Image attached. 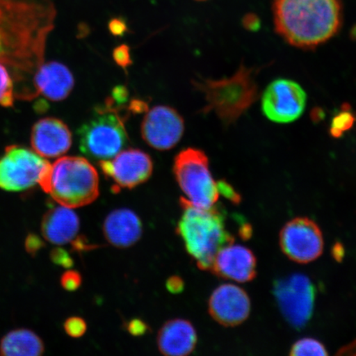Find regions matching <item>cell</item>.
I'll return each mask as SVG.
<instances>
[{"label":"cell","mask_w":356,"mask_h":356,"mask_svg":"<svg viewBox=\"0 0 356 356\" xmlns=\"http://www.w3.org/2000/svg\"><path fill=\"white\" fill-rule=\"evenodd\" d=\"M306 93L300 84L289 79H277L266 88L261 108L270 121L286 124L300 118L305 109Z\"/></svg>","instance_id":"11"},{"label":"cell","mask_w":356,"mask_h":356,"mask_svg":"<svg viewBox=\"0 0 356 356\" xmlns=\"http://www.w3.org/2000/svg\"><path fill=\"white\" fill-rule=\"evenodd\" d=\"M43 246L42 240L40 239L38 236L29 235L28 238L26 240V248L29 252L35 254V252L40 250Z\"/></svg>","instance_id":"32"},{"label":"cell","mask_w":356,"mask_h":356,"mask_svg":"<svg viewBox=\"0 0 356 356\" xmlns=\"http://www.w3.org/2000/svg\"><path fill=\"white\" fill-rule=\"evenodd\" d=\"M51 163L25 147H7L0 158V189L22 191L39 185Z\"/></svg>","instance_id":"8"},{"label":"cell","mask_w":356,"mask_h":356,"mask_svg":"<svg viewBox=\"0 0 356 356\" xmlns=\"http://www.w3.org/2000/svg\"><path fill=\"white\" fill-rule=\"evenodd\" d=\"M280 243L289 259L302 264L318 259L324 246L321 229L308 218L288 222L280 232Z\"/></svg>","instance_id":"10"},{"label":"cell","mask_w":356,"mask_h":356,"mask_svg":"<svg viewBox=\"0 0 356 356\" xmlns=\"http://www.w3.org/2000/svg\"><path fill=\"white\" fill-rule=\"evenodd\" d=\"M65 330L69 336L72 337H80L86 332L87 325L83 319L73 317L66 320Z\"/></svg>","instance_id":"25"},{"label":"cell","mask_w":356,"mask_h":356,"mask_svg":"<svg viewBox=\"0 0 356 356\" xmlns=\"http://www.w3.org/2000/svg\"><path fill=\"white\" fill-rule=\"evenodd\" d=\"M274 293L280 311L292 326L300 328L309 323L315 301V289L309 278L295 274L280 279Z\"/></svg>","instance_id":"9"},{"label":"cell","mask_w":356,"mask_h":356,"mask_svg":"<svg viewBox=\"0 0 356 356\" xmlns=\"http://www.w3.org/2000/svg\"><path fill=\"white\" fill-rule=\"evenodd\" d=\"M73 248L75 251H86L88 249H92L93 246L91 244H89L86 241V238H79L75 239L73 243Z\"/></svg>","instance_id":"34"},{"label":"cell","mask_w":356,"mask_h":356,"mask_svg":"<svg viewBox=\"0 0 356 356\" xmlns=\"http://www.w3.org/2000/svg\"><path fill=\"white\" fill-rule=\"evenodd\" d=\"M184 118L168 106H156L146 113L141 124V135L152 148L169 150L175 147L184 136Z\"/></svg>","instance_id":"13"},{"label":"cell","mask_w":356,"mask_h":356,"mask_svg":"<svg viewBox=\"0 0 356 356\" xmlns=\"http://www.w3.org/2000/svg\"><path fill=\"white\" fill-rule=\"evenodd\" d=\"M251 70L241 67L234 77L222 81H208L204 90L211 108L225 122L237 119L257 99V87Z\"/></svg>","instance_id":"7"},{"label":"cell","mask_w":356,"mask_h":356,"mask_svg":"<svg viewBox=\"0 0 356 356\" xmlns=\"http://www.w3.org/2000/svg\"><path fill=\"white\" fill-rule=\"evenodd\" d=\"M43 351L41 338L28 329H17L8 332L0 341V355H2L38 356Z\"/></svg>","instance_id":"21"},{"label":"cell","mask_w":356,"mask_h":356,"mask_svg":"<svg viewBox=\"0 0 356 356\" xmlns=\"http://www.w3.org/2000/svg\"><path fill=\"white\" fill-rule=\"evenodd\" d=\"M355 118L348 111H341L333 118L330 131L334 137H340L342 134L353 127Z\"/></svg>","instance_id":"24"},{"label":"cell","mask_w":356,"mask_h":356,"mask_svg":"<svg viewBox=\"0 0 356 356\" xmlns=\"http://www.w3.org/2000/svg\"><path fill=\"white\" fill-rule=\"evenodd\" d=\"M251 301L248 293L234 284H222L209 300V312L216 322L225 327H235L248 318Z\"/></svg>","instance_id":"14"},{"label":"cell","mask_w":356,"mask_h":356,"mask_svg":"<svg viewBox=\"0 0 356 356\" xmlns=\"http://www.w3.org/2000/svg\"><path fill=\"white\" fill-rule=\"evenodd\" d=\"M51 259L56 264L60 265L66 268L73 266V260L66 251L61 248H56L51 252Z\"/></svg>","instance_id":"27"},{"label":"cell","mask_w":356,"mask_h":356,"mask_svg":"<svg viewBox=\"0 0 356 356\" xmlns=\"http://www.w3.org/2000/svg\"><path fill=\"white\" fill-rule=\"evenodd\" d=\"M127 330L131 335L138 337L144 335L146 331L148 330V327L141 320L135 319L127 324Z\"/></svg>","instance_id":"30"},{"label":"cell","mask_w":356,"mask_h":356,"mask_svg":"<svg viewBox=\"0 0 356 356\" xmlns=\"http://www.w3.org/2000/svg\"><path fill=\"white\" fill-rule=\"evenodd\" d=\"M104 175L114 182V188L132 189L148 181L153 172L150 156L140 149L122 150L113 159L101 160Z\"/></svg>","instance_id":"12"},{"label":"cell","mask_w":356,"mask_h":356,"mask_svg":"<svg viewBox=\"0 0 356 356\" xmlns=\"http://www.w3.org/2000/svg\"><path fill=\"white\" fill-rule=\"evenodd\" d=\"M142 231L140 218L128 209L111 212L104 224L106 239L118 248H129L136 244L141 238Z\"/></svg>","instance_id":"19"},{"label":"cell","mask_w":356,"mask_h":356,"mask_svg":"<svg viewBox=\"0 0 356 356\" xmlns=\"http://www.w3.org/2000/svg\"><path fill=\"white\" fill-rule=\"evenodd\" d=\"M34 86L47 99L59 102L68 97L74 86V79L68 67L50 61L39 65L34 75Z\"/></svg>","instance_id":"17"},{"label":"cell","mask_w":356,"mask_h":356,"mask_svg":"<svg viewBox=\"0 0 356 356\" xmlns=\"http://www.w3.org/2000/svg\"><path fill=\"white\" fill-rule=\"evenodd\" d=\"M273 11L277 33L302 49L327 42L341 26V0H273Z\"/></svg>","instance_id":"1"},{"label":"cell","mask_w":356,"mask_h":356,"mask_svg":"<svg viewBox=\"0 0 356 356\" xmlns=\"http://www.w3.org/2000/svg\"><path fill=\"white\" fill-rule=\"evenodd\" d=\"M109 28L111 32L114 35H121L126 30V25L122 21L114 19L111 22Z\"/></svg>","instance_id":"33"},{"label":"cell","mask_w":356,"mask_h":356,"mask_svg":"<svg viewBox=\"0 0 356 356\" xmlns=\"http://www.w3.org/2000/svg\"><path fill=\"white\" fill-rule=\"evenodd\" d=\"M173 172L178 185L193 206L210 210L219 200L218 184L213 180L209 160L202 150L188 148L176 156Z\"/></svg>","instance_id":"6"},{"label":"cell","mask_w":356,"mask_h":356,"mask_svg":"<svg viewBox=\"0 0 356 356\" xmlns=\"http://www.w3.org/2000/svg\"><path fill=\"white\" fill-rule=\"evenodd\" d=\"M197 343V335L193 324L184 319L170 320L158 334L159 350L164 355H188Z\"/></svg>","instance_id":"18"},{"label":"cell","mask_w":356,"mask_h":356,"mask_svg":"<svg viewBox=\"0 0 356 356\" xmlns=\"http://www.w3.org/2000/svg\"><path fill=\"white\" fill-rule=\"evenodd\" d=\"M182 215L177 233L186 251L197 261L200 269L211 270L213 259L221 248L234 243L233 236L225 229V218L213 207L197 208L184 197L180 200Z\"/></svg>","instance_id":"3"},{"label":"cell","mask_w":356,"mask_h":356,"mask_svg":"<svg viewBox=\"0 0 356 356\" xmlns=\"http://www.w3.org/2000/svg\"><path fill=\"white\" fill-rule=\"evenodd\" d=\"M55 17L52 0H0V60H12L19 48L42 55Z\"/></svg>","instance_id":"2"},{"label":"cell","mask_w":356,"mask_h":356,"mask_svg":"<svg viewBox=\"0 0 356 356\" xmlns=\"http://www.w3.org/2000/svg\"><path fill=\"white\" fill-rule=\"evenodd\" d=\"M31 144L35 152L44 159H54L68 152L72 145V134L61 120H40L31 133Z\"/></svg>","instance_id":"15"},{"label":"cell","mask_w":356,"mask_h":356,"mask_svg":"<svg viewBox=\"0 0 356 356\" xmlns=\"http://www.w3.org/2000/svg\"><path fill=\"white\" fill-rule=\"evenodd\" d=\"M291 355L305 356V355H327V349L318 340L314 338H302L293 345Z\"/></svg>","instance_id":"22"},{"label":"cell","mask_w":356,"mask_h":356,"mask_svg":"<svg viewBox=\"0 0 356 356\" xmlns=\"http://www.w3.org/2000/svg\"><path fill=\"white\" fill-rule=\"evenodd\" d=\"M79 226L76 213L71 208L61 206L51 209L44 216L42 232L48 242L64 245L76 237Z\"/></svg>","instance_id":"20"},{"label":"cell","mask_w":356,"mask_h":356,"mask_svg":"<svg viewBox=\"0 0 356 356\" xmlns=\"http://www.w3.org/2000/svg\"><path fill=\"white\" fill-rule=\"evenodd\" d=\"M39 185L57 203L71 209L88 206L99 195L96 168L79 156L57 159Z\"/></svg>","instance_id":"4"},{"label":"cell","mask_w":356,"mask_h":356,"mask_svg":"<svg viewBox=\"0 0 356 356\" xmlns=\"http://www.w3.org/2000/svg\"><path fill=\"white\" fill-rule=\"evenodd\" d=\"M113 56L117 63L124 68L131 64L130 51L127 46H121L115 49Z\"/></svg>","instance_id":"28"},{"label":"cell","mask_w":356,"mask_h":356,"mask_svg":"<svg viewBox=\"0 0 356 356\" xmlns=\"http://www.w3.org/2000/svg\"><path fill=\"white\" fill-rule=\"evenodd\" d=\"M115 106L113 97L97 106L92 117L79 129V149L88 157L106 160L115 157L129 142L127 114Z\"/></svg>","instance_id":"5"},{"label":"cell","mask_w":356,"mask_h":356,"mask_svg":"<svg viewBox=\"0 0 356 356\" xmlns=\"http://www.w3.org/2000/svg\"><path fill=\"white\" fill-rule=\"evenodd\" d=\"M185 284L179 277H172L168 280L166 287L172 293H179L184 291Z\"/></svg>","instance_id":"31"},{"label":"cell","mask_w":356,"mask_h":356,"mask_svg":"<svg viewBox=\"0 0 356 356\" xmlns=\"http://www.w3.org/2000/svg\"><path fill=\"white\" fill-rule=\"evenodd\" d=\"M218 188H219L220 194L224 195L227 199L231 202L238 203L240 200L239 195L236 193L232 186L227 184L225 181H220L217 182Z\"/></svg>","instance_id":"29"},{"label":"cell","mask_w":356,"mask_h":356,"mask_svg":"<svg viewBox=\"0 0 356 356\" xmlns=\"http://www.w3.org/2000/svg\"><path fill=\"white\" fill-rule=\"evenodd\" d=\"M338 354L356 355V340L351 342L350 344L344 346Z\"/></svg>","instance_id":"35"},{"label":"cell","mask_w":356,"mask_h":356,"mask_svg":"<svg viewBox=\"0 0 356 356\" xmlns=\"http://www.w3.org/2000/svg\"><path fill=\"white\" fill-rule=\"evenodd\" d=\"M211 270L236 282H251L257 273L256 257L250 249L232 243L218 252Z\"/></svg>","instance_id":"16"},{"label":"cell","mask_w":356,"mask_h":356,"mask_svg":"<svg viewBox=\"0 0 356 356\" xmlns=\"http://www.w3.org/2000/svg\"><path fill=\"white\" fill-rule=\"evenodd\" d=\"M13 83L6 67L0 62V106L10 108L13 105Z\"/></svg>","instance_id":"23"},{"label":"cell","mask_w":356,"mask_h":356,"mask_svg":"<svg viewBox=\"0 0 356 356\" xmlns=\"http://www.w3.org/2000/svg\"><path fill=\"white\" fill-rule=\"evenodd\" d=\"M60 282L66 291H76L81 286V275L77 271L68 270L62 275Z\"/></svg>","instance_id":"26"}]
</instances>
